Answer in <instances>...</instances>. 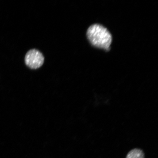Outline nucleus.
Wrapping results in <instances>:
<instances>
[{
  "mask_svg": "<svg viewBox=\"0 0 158 158\" xmlns=\"http://www.w3.org/2000/svg\"><path fill=\"white\" fill-rule=\"evenodd\" d=\"M86 35L88 40L94 46L110 50L112 37L106 27L99 24L93 25L89 27Z\"/></svg>",
  "mask_w": 158,
  "mask_h": 158,
  "instance_id": "1",
  "label": "nucleus"
},
{
  "mask_svg": "<svg viewBox=\"0 0 158 158\" xmlns=\"http://www.w3.org/2000/svg\"><path fill=\"white\" fill-rule=\"evenodd\" d=\"M44 56L40 51L36 49L29 50L26 54V64L31 69H36L42 66L44 62Z\"/></svg>",
  "mask_w": 158,
  "mask_h": 158,
  "instance_id": "2",
  "label": "nucleus"
},
{
  "mask_svg": "<svg viewBox=\"0 0 158 158\" xmlns=\"http://www.w3.org/2000/svg\"><path fill=\"white\" fill-rule=\"evenodd\" d=\"M126 158H145V154L142 150L134 149L128 153Z\"/></svg>",
  "mask_w": 158,
  "mask_h": 158,
  "instance_id": "3",
  "label": "nucleus"
}]
</instances>
